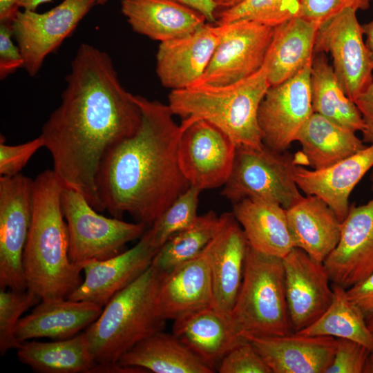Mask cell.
Wrapping results in <instances>:
<instances>
[{
    "label": "cell",
    "mask_w": 373,
    "mask_h": 373,
    "mask_svg": "<svg viewBox=\"0 0 373 373\" xmlns=\"http://www.w3.org/2000/svg\"><path fill=\"white\" fill-rule=\"evenodd\" d=\"M164 274L152 265L116 294L84 332L96 364L117 363L136 344L163 331L166 321L157 310Z\"/></svg>",
    "instance_id": "cell-5"
},
{
    "label": "cell",
    "mask_w": 373,
    "mask_h": 373,
    "mask_svg": "<svg viewBox=\"0 0 373 373\" xmlns=\"http://www.w3.org/2000/svg\"><path fill=\"white\" fill-rule=\"evenodd\" d=\"M356 12L344 10L322 23L314 46V53L331 55L335 75L354 102L373 83V52L363 40Z\"/></svg>",
    "instance_id": "cell-9"
},
{
    "label": "cell",
    "mask_w": 373,
    "mask_h": 373,
    "mask_svg": "<svg viewBox=\"0 0 373 373\" xmlns=\"http://www.w3.org/2000/svg\"><path fill=\"white\" fill-rule=\"evenodd\" d=\"M373 0H302L298 17L320 26L346 9H369Z\"/></svg>",
    "instance_id": "cell-40"
},
{
    "label": "cell",
    "mask_w": 373,
    "mask_h": 373,
    "mask_svg": "<svg viewBox=\"0 0 373 373\" xmlns=\"http://www.w3.org/2000/svg\"><path fill=\"white\" fill-rule=\"evenodd\" d=\"M217 370L220 373H272L259 353L247 339L225 354Z\"/></svg>",
    "instance_id": "cell-38"
},
{
    "label": "cell",
    "mask_w": 373,
    "mask_h": 373,
    "mask_svg": "<svg viewBox=\"0 0 373 373\" xmlns=\"http://www.w3.org/2000/svg\"><path fill=\"white\" fill-rule=\"evenodd\" d=\"M184 4L203 15L209 23H216L218 12L215 0H172Z\"/></svg>",
    "instance_id": "cell-45"
},
{
    "label": "cell",
    "mask_w": 373,
    "mask_h": 373,
    "mask_svg": "<svg viewBox=\"0 0 373 373\" xmlns=\"http://www.w3.org/2000/svg\"><path fill=\"white\" fill-rule=\"evenodd\" d=\"M363 373H373V352H370L367 358Z\"/></svg>",
    "instance_id": "cell-50"
},
{
    "label": "cell",
    "mask_w": 373,
    "mask_h": 373,
    "mask_svg": "<svg viewBox=\"0 0 373 373\" xmlns=\"http://www.w3.org/2000/svg\"><path fill=\"white\" fill-rule=\"evenodd\" d=\"M332 283L348 289L373 272V197L350 204L339 241L323 262Z\"/></svg>",
    "instance_id": "cell-17"
},
{
    "label": "cell",
    "mask_w": 373,
    "mask_h": 373,
    "mask_svg": "<svg viewBox=\"0 0 373 373\" xmlns=\"http://www.w3.org/2000/svg\"><path fill=\"white\" fill-rule=\"evenodd\" d=\"M294 154L260 147L236 146L231 174L221 194L233 203L245 198L276 202L287 209L300 199L294 178Z\"/></svg>",
    "instance_id": "cell-7"
},
{
    "label": "cell",
    "mask_w": 373,
    "mask_h": 373,
    "mask_svg": "<svg viewBox=\"0 0 373 373\" xmlns=\"http://www.w3.org/2000/svg\"><path fill=\"white\" fill-rule=\"evenodd\" d=\"M44 144L41 136L17 145L5 143L3 137L0 142V176L10 177L19 174L32 156Z\"/></svg>",
    "instance_id": "cell-41"
},
{
    "label": "cell",
    "mask_w": 373,
    "mask_h": 373,
    "mask_svg": "<svg viewBox=\"0 0 373 373\" xmlns=\"http://www.w3.org/2000/svg\"><path fill=\"white\" fill-rule=\"evenodd\" d=\"M319 27L298 16L274 27L265 61L270 86L291 78L312 62Z\"/></svg>",
    "instance_id": "cell-28"
},
{
    "label": "cell",
    "mask_w": 373,
    "mask_h": 373,
    "mask_svg": "<svg viewBox=\"0 0 373 373\" xmlns=\"http://www.w3.org/2000/svg\"><path fill=\"white\" fill-rule=\"evenodd\" d=\"M142 122L137 132L113 146L104 156L96 179L104 211L122 219L151 224L190 184L178 162V145L195 118L180 124L168 104L133 95Z\"/></svg>",
    "instance_id": "cell-2"
},
{
    "label": "cell",
    "mask_w": 373,
    "mask_h": 373,
    "mask_svg": "<svg viewBox=\"0 0 373 373\" xmlns=\"http://www.w3.org/2000/svg\"><path fill=\"white\" fill-rule=\"evenodd\" d=\"M41 298L32 291L0 289V354L1 356L21 345L15 330L21 316L32 306L37 305Z\"/></svg>",
    "instance_id": "cell-37"
},
{
    "label": "cell",
    "mask_w": 373,
    "mask_h": 373,
    "mask_svg": "<svg viewBox=\"0 0 373 373\" xmlns=\"http://www.w3.org/2000/svg\"><path fill=\"white\" fill-rule=\"evenodd\" d=\"M311 66L312 62L291 78L268 88L258 113L265 145L287 151L314 113Z\"/></svg>",
    "instance_id": "cell-14"
},
{
    "label": "cell",
    "mask_w": 373,
    "mask_h": 373,
    "mask_svg": "<svg viewBox=\"0 0 373 373\" xmlns=\"http://www.w3.org/2000/svg\"><path fill=\"white\" fill-rule=\"evenodd\" d=\"M202 191L190 186L160 216L148 229L153 244L159 249L171 236L191 226L198 218Z\"/></svg>",
    "instance_id": "cell-36"
},
{
    "label": "cell",
    "mask_w": 373,
    "mask_h": 373,
    "mask_svg": "<svg viewBox=\"0 0 373 373\" xmlns=\"http://www.w3.org/2000/svg\"><path fill=\"white\" fill-rule=\"evenodd\" d=\"M231 317L242 336L294 332L285 296L283 258L248 246L243 278Z\"/></svg>",
    "instance_id": "cell-6"
},
{
    "label": "cell",
    "mask_w": 373,
    "mask_h": 373,
    "mask_svg": "<svg viewBox=\"0 0 373 373\" xmlns=\"http://www.w3.org/2000/svg\"><path fill=\"white\" fill-rule=\"evenodd\" d=\"M117 363L154 373L215 372L175 335L163 331L136 344Z\"/></svg>",
    "instance_id": "cell-30"
},
{
    "label": "cell",
    "mask_w": 373,
    "mask_h": 373,
    "mask_svg": "<svg viewBox=\"0 0 373 373\" xmlns=\"http://www.w3.org/2000/svg\"><path fill=\"white\" fill-rule=\"evenodd\" d=\"M272 373H325L331 364L337 339L293 332L283 336L243 334Z\"/></svg>",
    "instance_id": "cell-20"
},
{
    "label": "cell",
    "mask_w": 373,
    "mask_h": 373,
    "mask_svg": "<svg viewBox=\"0 0 373 373\" xmlns=\"http://www.w3.org/2000/svg\"><path fill=\"white\" fill-rule=\"evenodd\" d=\"M269 87L264 63L253 75L232 84L172 90L168 105L174 115L211 122L236 146L260 147L264 144L258 113Z\"/></svg>",
    "instance_id": "cell-4"
},
{
    "label": "cell",
    "mask_w": 373,
    "mask_h": 373,
    "mask_svg": "<svg viewBox=\"0 0 373 373\" xmlns=\"http://www.w3.org/2000/svg\"><path fill=\"white\" fill-rule=\"evenodd\" d=\"M173 321L172 334L215 372L225 354L245 340L231 317L212 306Z\"/></svg>",
    "instance_id": "cell-23"
},
{
    "label": "cell",
    "mask_w": 373,
    "mask_h": 373,
    "mask_svg": "<svg viewBox=\"0 0 373 373\" xmlns=\"http://www.w3.org/2000/svg\"><path fill=\"white\" fill-rule=\"evenodd\" d=\"M301 149L294 153L297 165L321 169L343 160L366 145L356 132L313 113L297 140Z\"/></svg>",
    "instance_id": "cell-29"
},
{
    "label": "cell",
    "mask_w": 373,
    "mask_h": 373,
    "mask_svg": "<svg viewBox=\"0 0 373 373\" xmlns=\"http://www.w3.org/2000/svg\"><path fill=\"white\" fill-rule=\"evenodd\" d=\"M346 291L349 299L361 310L365 319L373 318V272Z\"/></svg>",
    "instance_id": "cell-43"
},
{
    "label": "cell",
    "mask_w": 373,
    "mask_h": 373,
    "mask_svg": "<svg viewBox=\"0 0 373 373\" xmlns=\"http://www.w3.org/2000/svg\"><path fill=\"white\" fill-rule=\"evenodd\" d=\"M17 355L39 373H91L96 365L84 332L52 342L21 343Z\"/></svg>",
    "instance_id": "cell-31"
},
{
    "label": "cell",
    "mask_w": 373,
    "mask_h": 373,
    "mask_svg": "<svg viewBox=\"0 0 373 373\" xmlns=\"http://www.w3.org/2000/svg\"><path fill=\"white\" fill-rule=\"evenodd\" d=\"M121 12L134 32L160 42L190 35L207 21L195 10L172 0H122Z\"/></svg>",
    "instance_id": "cell-25"
},
{
    "label": "cell",
    "mask_w": 373,
    "mask_h": 373,
    "mask_svg": "<svg viewBox=\"0 0 373 373\" xmlns=\"http://www.w3.org/2000/svg\"><path fill=\"white\" fill-rule=\"evenodd\" d=\"M96 5L97 0H63L45 12L28 10L17 12L12 23L13 38L23 57V68L30 76L38 73L46 57L59 47Z\"/></svg>",
    "instance_id": "cell-11"
},
{
    "label": "cell",
    "mask_w": 373,
    "mask_h": 373,
    "mask_svg": "<svg viewBox=\"0 0 373 373\" xmlns=\"http://www.w3.org/2000/svg\"><path fill=\"white\" fill-rule=\"evenodd\" d=\"M66 82L61 103L40 136L63 187L82 193L103 211L96 186L101 163L113 146L137 132L141 111L109 55L92 45L79 46Z\"/></svg>",
    "instance_id": "cell-1"
},
{
    "label": "cell",
    "mask_w": 373,
    "mask_h": 373,
    "mask_svg": "<svg viewBox=\"0 0 373 373\" xmlns=\"http://www.w3.org/2000/svg\"><path fill=\"white\" fill-rule=\"evenodd\" d=\"M243 0H215V2L217 6L218 12L219 10L220 11V10L231 8L239 4Z\"/></svg>",
    "instance_id": "cell-49"
},
{
    "label": "cell",
    "mask_w": 373,
    "mask_h": 373,
    "mask_svg": "<svg viewBox=\"0 0 373 373\" xmlns=\"http://www.w3.org/2000/svg\"><path fill=\"white\" fill-rule=\"evenodd\" d=\"M302 0H243L239 4L216 15V23L224 24L248 20L275 27L300 12Z\"/></svg>",
    "instance_id": "cell-35"
},
{
    "label": "cell",
    "mask_w": 373,
    "mask_h": 373,
    "mask_svg": "<svg viewBox=\"0 0 373 373\" xmlns=\"http://www.w3.org/2000/svg\"><path fill=\"white\" fill-rule=\"evenodd\" d=\"M372 167L373 144L321 169L309 170L297 165L294 178L300 191L323 200L342 222L349 212L352 191Z\"/></svg>",
    "instance_id": "cell-21"
},
{
    "label": "cell",
    "mask_w": 373,
    "mask_h": 373,
    "mask_svg": "<svg viewBox=\"0 0 373 373\" xmlns=\"http://www.w3.org/2000/svg\"><path fill=\"white\" fill-rule=\"evenodd\" d=\"M33 180L0 176V289H27L23 255L32 214Z\"/></svg>",
    "instance_id": "cell-10"
},
{
    "label": "cell",
    "mask_w": 373,
    "mask_h": 373,
    "mask_svg": "<svg viewBox=\"0 0 373 373\" xmlns=\"http://www.w3.org/2000/svg\"><path fill=\"white\" fill-rule=\"evenodd\" d=\"M310 82L314 113L354 132L363 130L361 114L345 94L325 53H314Z\"/></svg>",
    "instance_id": "cell-32"
},
{
    "label": "cell",
    "mask_w": 373,
    "mask_h": 373,
    "mask_svg": "<svg viewBox=\"0 0 373 373\" xmlns=\"http://www.w3.org/2000/svg\"><path fill=\"white\" fill-rule=\"evenodd\" d=\"M367 327L373 336V318L366 320Z\"/></svg>",
    "instance_id": "cell-51"
},
{
    "label": "cell",
    "mask_w": 373,
    "mask_h": 373,
    "mask_svg": "<svg viewBox=\"0 0 373 373\" xmlns=\"http://www.w3.org/2000/svg\"><path fill=\"white\" fill-rule=\"evenodd\" d=\"M333 360L325 373H363L370 350L356 341L338 338Z\"/></svg>",
    "instance_id": "cell-39"
},
{
    "label": "cell",
    "mask_w": 373,
    "mask_h": 373,
    "mask_svg": "<svg viewBox=\"0 0 373 373\" xmlns=\"http://www.w3.org/2000/svg\"><path fill=\"white\" fill-rule=\"evenodd\" d=\"M236 144L222 130L204 120L189 124L178 145V162L190 186L204 189L224 186L233 164Z\"/></svg>",
    "instance_id": "cell-13"
},
{
    "label": "cell",
    "mask_w": 373,
    "mask_h": 373,
    "mask_svg": "<svg viewBox=\"0 0 373 373\" xmlns=\"http://www.w3.org/2000/svg\"><path fill=\"white\" fill-rule=\"evenodd\" d=\"M222 24L205 23L185 37L160 42L156 73L162 85L172 90L195 86L204 73L223 32Z\"/></svg>",
    "instance_id": "cell-19"
},
{
    "label": "cell",
    "mask_w": 373,
    "mask_h": 373,
    "mask_svg": "<svg viewBox=\"0 0 373 373\" xmlns=\"http://www.w3.org/2000/svg\"><path fill=\"white\" fill-rule=\"evenodd\" d=\"M285 289L294 332L318 319L332 303L334 292L323 262L294 247L283 258Z\"/></svg>",
    "instance_id": "cell-15"
},
{
    "label": "cell",
    "mask_w": 373,
    "mask_h": 373,
    "mask_svg": "<svg viewBox=\"0 0 373 373\" xmlns=\"http://www.w3.org/2000/svg\"><path fill=\"white\" fill-rule=\"evenodd\" d=\"M354 102L358 107L364 124L361 131L364 143L373 144V83Z\"/></svg>",
    "instance_id": "cell-44"
},
{
    "label": "cell",
    "mask_w": 373,
    "mask_h": 373,
    "mask_svg": "<svg viewBox=\"0 0 373 373\" xmlns=\"http://www.w3.org/2000/svg\"><path fill=\"white\" fill-rule=\"evenodd\" d=\"M220 217L219 229L204 251L211 274L212 307L231 316L243 278L249 244L232 213Z\"/></svg>",
    "instance_id": "cell-18"
},
{
    "label": "cell",
    "mask_w": 373,
    "mask_h": 373,
    "mask_svg": "<svg viewBox=\"0 0 373 373\" xmlns=\"http://www.w3.org/2000/svg\"><path fill=\"white\" fill-rule=\"evenodd\" d=\"M102 309L88 301L67 298L41 299L30 314L19 319L15 334L21 343L39 338H68L92 324Z\"/></svg>",
    "instance_id": "cell-24"
},
{
    "label": "cell",
    "mask_w": 373,
    "mask_h": 373,
    "mask_svg": "<svg viewBox=\"0 0 373 373\" xmlns=\"http://www.w3.org/2000/svg\"><path fill=\"white\" fill-rule=\"evenodd\" d=\"M61 206L68 234V254L72 263L83 266L119 253L129 242L140 238L146 225L107 218L97 213L78 191L63 187Z\"/></svg>",
    "instance_id": "cell-8"
},
{
    "label": "cell",
    "mask_w": 373,
    "mask_h": 373,
    "mask_svg": "<svg viewBox=\"0 0 373 373\" xmlns=\"http://www.w3.org/2000/svg\"><path fill=\"white\" fill-rule=\"evenodd\" d=\"M232 213L256 251L283 258L294 247L286 209L280 204L245 198L234 203Z\"/></svg>",
    "instance_id": "cell-27"
},
{
    "label": "cell",
    "mask_w": 373,
    "mask_h": 373,
    "mask_svg": "<svg viewBox=\"0 0 373 373\" xmlns=\"http://www.w3.org/2000/svg\"><path fill=\"white\" fill-rule=\"evenodd\" d=\"M212 304L211 274L204 251L164 274L157 297V310L164 320H175Z\"/></svg>",
    "instance_id": "cell-22"
},
{
    "label": "cell",
    "mask_w": 373,
    "mask_h": 373,
    "mask_svg": "<svg viewBox=\"0 0 373 373\" xmlns=\"http://www.w3.org/2000/svg\"><path fill=\"white\" fill-rule=\"evenodd\" d=\"M158 250L146 231L131 249L106 260L86 263L83 266L84 280L67 298L88 301L104 307L151 265Z\"/></svg>",
    "instance_id": "cell-16"
},
{
    "label": "cell",
    "mask_w": 373,
    "mask_h": 373,
    "mask_svg": "<svg viewBox=\"0 0 373 373\" xmlns=\"http://www.w3.org/2000/svg\"><path fill=\"white\" fill-rule=\"evenodd\" d=\"M363 35L366 37L365 44L373 52V19L370 21L362 24Z\"/></svg>",
    "instance_id": "cell-48"
},
{
    "label": "cell",
    "mask_w": 373,
    "mask_h": 373,
    "mask_svg": "<svg viewBox=\"0 0 373 373\" xmlns=\"http://www.w3.org/2000/svg\"><path fill=\"white\" fill-rule=\"evenodd\" d=\"M62 189L52 169L42 171L33 180L32 214L23 267L28 289L41 299L68 298L83 281V268L69 258Z\"/></svg>",
    "instance_id": "cell-3"
},
{
    "label": "cell",
    "mask_w": 373,
    "mask_h": 373,
    "mask_svg": "<svg viewBox=\"0 0 373 373\" xmlns=\"http://www.w3.org/2000/svg\"><path fill=\"white\" fill-rule=\"evenodd\" d=\"M220 217L210 211L171 236L157 251L151 265L162 274L200 255L216 234Z\"/></svg>",
    "instance_id": "cell-34"
},
{
    "label": "cell",
    "mask_w": 373,
    "mask_h": 373,
    "mask_svg": "<svg viewBox=\"0 0 373 373\" xmlns=\"http://www.w3.org/2000/svg\"><path fill=\"white\" fill-rule=\"evenodd\" d=\"M19 0H0V23L12 24L20 10Z\"/></svg>",
    "instance_id": "cell-46"
},
{
    "label": "cell",
    "mask_w": 373,
    "mask_h": 373,
    "mask_svg": "<svg viewBox=\"0 0 373 373\" xmlns=\"http://www.w3.org/2000/svg\"><path fill=\"white\" fill-rule=\"evenodd\" d=\"M52 0H19L18 5L20 8L28 10H36L41 4L51 2ZM108 0H97V5L103 6Z\"/></svg>",
    "instance_id": "cell-47"
},
{
    "label": "cell",
    "mask_w": 373,
    "mask_h": 373,
    "mask_svg": "<svg viewBox=\"0 0 373 373\" xmlns=\"http://www.w3.org/2000/svg\"><path fill=\"white\" fill-rule=\"evenodd\" d=\"M12 24L0 23V79L3 80L18 68L24 60L19 47L12 41Z\"/></svg>",
    "instance_id": "cell-42"
},
{
    "label": "cell",
    "mask_w": 373,
    "mask_h": 373,
    "mask_svg": "<svg viewBox=\"0 0 373 373\" xmlns=\"http://www.w3.org/2000/svg\"><path fill=\"white\" fill-rule=\"evenodd\" d=\"M370 181H371L372 189L373 191V169H372V172L370 173Z\"/></svg>",
    "instance_id": "cell-52"
},
{
    "label": "cell",
    "mask_w": 373,
    "mask_h": 373,
    "mask_svg": "<svg viewBox=\"0 0 373 373\" xmlns=\"http://www.w3.org/2000/svg\"><path fill=\"white\" fill-rule=\"evenodd\" d=\"M332 287L333 299L327 310L314 323L296 332L350 339L373 352V336L365 316L349 299L346 289L334 283H332Z\"/></svg>",
    "instance_id": "cell-33"
},
{
    "label": "cell",
    "mask_w": 373,
    "mask_h": 373,
    "mask_svg": "<svg viewBox=\"0 0 373 373\" xmlns=\"http://www.w3.org/2000/svg\"><path fill=\"white\" fill-rule=\"evenodd\" d=\"M222 25L220 40L196 86L232 84L253 75L265 63L274 27L248 20Z\"/></svg>",
    "instance_id": "cell-12"
},
{
    "label": "cell",
    "mask_w": 373,
    "mask_h": 373,
    "mask_svg": "<svg viewBox=\"0 0 373 373\" xmlns=\"http://www.w3.org/2000/svg\"><path fill=\"white\" fill-rule=\"evenodd\" d=\"M294 247L323 262L336 248L341 236V222L321 199L303 196L286 209Z\"/></svg>",
    "instance_id": "cell-26"
}]
</instances>
